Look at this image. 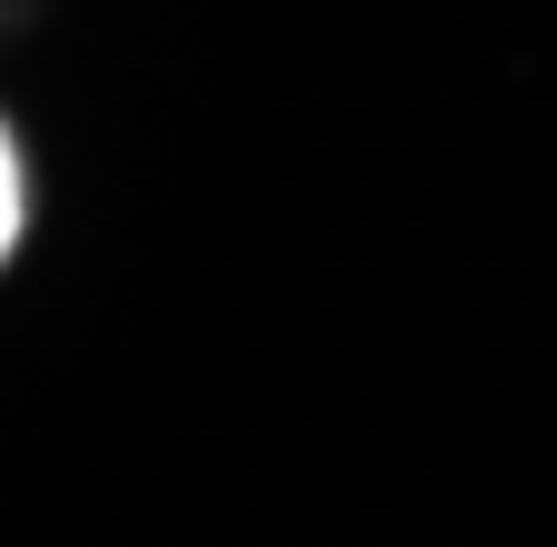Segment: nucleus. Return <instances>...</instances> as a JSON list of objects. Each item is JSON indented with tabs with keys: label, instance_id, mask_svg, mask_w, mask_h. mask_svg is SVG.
<instances>
[{
	"label": "nucleus",
	"instance_id": "f257e3e1",
	"mask_svg": "<svg viewBox=\"0 0 557 547\" xmlns=\"http://www.w3.org/2000/svg\"><path fill=\"white\" fill-rule=\"evenodd\" d=\"M21 229H30V170H21V140H11V120H0V269H11Z\"/></svg>",
	"mask_w": 557,
	"mask_h": 547
}]
</instances>
